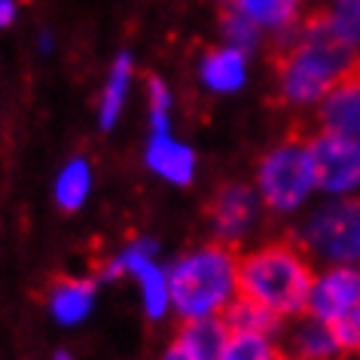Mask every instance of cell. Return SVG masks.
<instances>
[{
	"label": "cell",
	"mask_w": 360,
	"mask_h": 360,
	"mask_svg": "<svg viewBox=\"0 0 360 360\" xmlns=\"http://www.w3.org/2000/svg\"><path fill=\"white\" fill-rule=\"evenodd\" d=\"M357 65L360 56L336 37L318 6L290 37L272 46L275 101L290 113H314L323 95Z\"/></svg>",
	"instance_id": "cell-1"
},
{
	"label": "cell",
	"mask_w": 360,
	"mask_h": 360,
	"mask_svg": "<svg viewBox=\"0 0 360 360\" xmlns=\"http://www.w3.org/2000/svg\"><path fill=\"white\" fill-rule=\"evenodd\" d=\"M314 263L293 236L263 238L238 250V293L272 309L281 321L305 314Z\"/></svg>",
	"instance_id": "cell-2"
},
{
	"label": "cell",
	"mask_w": 360,
	"mask_h": 360,
	"mask_svg": "<svg viewBox=\"0 0 360 360\" xmlns=\"http://www.w3.org/2000/svg\"><path fill=\"white\" fill-rule=\"evenodd\" d=\"M171 311L180 321L217 318L238 296V250L211 238L168 266Z\"/></svg>",
	"instance_id": "cell-3"
},
{
	"label": "cell",
	"mask_w": 360,
	"mask_h": 360,
	"mask_svg": "<svg viewBox=\"0 0 360 360\" xmlns=\"http://www.w3.org/2000/svg\"><path fill=\"white\" fill-rule=\"evenodd\" d=\"M250 184L257 186L269 217H278V220L300 217V214L318 199L314 165H311V153H309V143H305V134L281 138L269 150L259 153Z\"/></svg>",
	"instance_id": "cell-4"
},
{
	"label": "cell",
	"mask_w": 360,
	"mask_h": 360,
	"mask_svg": "<svg viewBox=\"0 0 360 360\" xmlns=\"http://www.w3.org/2000/svg\"><path fill=\"white\" fill-rule=\"evenodd\" d=\"M290 236L314 266L360 263V195H318Z\"/></svg>",
	"instance_id": "cell-5"
},
{
	"label": "cell",
	"mask_w": 360,
	"mask_h": 360,
	"mask_svg": "<svg viewBox=\"0 0 360 360\" xmlns=\"http://www.w3.org/2000/svg\"><path fill=\"white\" fill-rule=\"evenodd\" d=\"M266 217H269V211L263 199H259L257 186L245 177L223 180L208 199L211 238H217L236 250L254 245L259 229L266 226Z\"/></svg>",
	"instance_id": "cell-6"
},
{
	"label": "cell",
	"mask_w": 360,
	"mask_h": 360,
	"mask_svg": "<svg viewBox=\"0 0 360 360\" xmlns=\"http://www.w3.org/2000/svg\"><path fill=\"white\" fill-rule=\"evenodd\" d=\"M318 195H360V138L311 129L305 134Z\"/></svg>",
	"instance_id": "cell-7"
},
{
	"label": "cell",
	"mask_w": 360,
	"mask_h": 360,
	"mask_svg": "<svg viewBox=\"0 0 360 360\" xmlns=\"http://www.w3.org/2000/svg\"><path fill=\"white\" fill-rule=\"evenodd\" d=\"M122 275H131L141 290V305L150 321H162L171 314V287H168V266L159 263L156 238H131L116 254Z\"/></svg>",
	"instance_id": "cell-8"
},
{
	"label": "cell",
	"mask_w": 360,
	"mask_h": 360,
	"mask_svg": "<svg viewBox=\"0 0 360 360\" xmlns=\"http://www.w3.org/2000/svg\"><path fill=\"white\" fill-rule=\"evenodd\" d=\"M357 305H360V263L314 266L305 314H311V318L323 323H336Z\"/></svg>",
	"instance_id": "cell-9"
},
{
	"label": "cell",
	"mask_w": 360,
	"mask_h": 360,
	"mask_svg": "<svg viewBox=\"0 0 360 360\" xmlns=\"http://www.w3.org/2000/svg\"><path fill=\"white\" fill-rule=\"evenodd\" d=\"M250 58L248 52H241L236 46H226V43H217V46H208L199 56V65H195V77H199V86L208 95L217 98H232L238 92H245L250 83Z\"/></svg>",
	"instance_id": "cell-10"
},
{
	"label": "cell",
	"mask_w": 360,
	"mask_h": 360,
	"mask_svg": "<svg viewBox=\"0 0 360 360\" xmlns=\"http://www.w3.org/2000/svg\"><path fill=\"white\" fill-rule=\"evenodd\" d=\"M143 165L150 168V174H156L171 186H193L195 174H199V153L186 141H180L174 131L147 134Z\"/></svg>",
	"instance_id": "cell-11"
},
{
	"label": "cell",
	"mask_w": 360,
	"mask_h": 360,
	"mask_svg": "<svg viewBox=\"0 0 360 360\" xmlns=\"http://www.w3.org/2000/svg\"><path fill=\"white\" fill-rule=\"evenodd\" d=\"M314 129L360 138V65L345 74L314 107Z\"/></svg>",
	"instance_id": "cell-12"
},
{
	"label": "cell",
	"mask_w": 360,
	"mask_h": 360,
	"mask_svg": "<svg viewBox=\"0 0 360 360\" xmlns=\"http://www.w3.org/2000/svg\"><path fill=\"white\" fill-rule=\"evenodd\" d=\"M220 4L259 25L272 46L290 37L300 28V22L311 13V0H220Z\"/></svg>",
	"instance_id": "cell-13"
},
{
	"label": "cell",
	"mask_w": 360,
	"mask_h": 360,
	"mask_svg": "<svg viewBox=\"0 0 360 360\" xmlns=\"http://www.w3.org/2000/svg\"><path fill=\"white\" fill-rule=\"evenodd\" d=\"M281 348H284V354H290L296 360H339L342 357L333 323H323L318 318H311V314H300V318L284 323Z\"/></svg>",
	"instance_id": "cell-14"
},
{
	"label": "cell",
	"mask_w": 360,
	"mask_h": 360,
	"mask_svg": "<svg viewBox=\"0 0 360 360\" xmlns=\"http://www.w3.org/2000/svg\"><path fill=\"white\" fill-rule=\"evenodd\" d=\"M98 281L95 278H74V275H58L49 284V314L61 327H74L83 323L95 309Z\"/></svg>",
	"instance_id": "cell-15"
},
{
	"label": "cell",
	"mask_w": 360,
	"mask_h": 360,
	"mask_svg": "<svg viewBox=\"0 0 360 360\" xmlns=\"http://www.w3.org/2000/svg\"><path fill=\"white\" fill-rule=\"evenodd\" d=\"M229 336L226 321L220 318H193V321H180V327L174 333V342L195 360H220L223 342Z\"/></svg>",
	"instance_id": "cell-16"
},
{
	"label": "cell",
	"mask_w": 360,
	"mask_h": 360,
	"mask_svg": "<svg viewBox=\"0 0 360 360\" xmlns=\"http://www.w3.org/2000/svg\"><path fill=\"white\" fill-rule=\"evenodd\" d=\"M131 79H134V58H131V52H120L110 65L104 92L98 98V125H101V131H110L120 122L122 107L129 101Z\"/></svg>",
	"instance_id": "cell-17"
},
{
	"label": "cell",
	"mask_w": 360,
	"mask_h": 360,
	"mask_svg": "<svg viewBox=\"0 0 360 360\" xmlns=\"http://www.w3.org/2000/svg\"><path fill=\"white\" fill-rule=\"evenodd\" d=\"M223 321H226L229 330H245V333H269V336H281L284 323L272 309H266V305H259L254 300H248V296H236V300L229 302V309L220 314Z\"/></svg>",
	"instance_id": "cell-18"
},
{
	"label": "cell",
	"mask_w": 360,
	"mask_h": 360,
	"mask_svg": "<svg viewBox=\"0 0 360 360\" xmlns=\"http://www.w3.org/2000/svg\"><path fill=\"white\" fill-rule=\"evenodd\" d=\"M89 193H92V165L89 159L74 156L56 177V205L61 211L74 214L86 205Z\"/></svg>",
	"instance_id": "cell-19"
},
{
	"label": "cell",
	"mask_w": 360,
	"mask_h": 360,
	"mask_svg": "<svg viewBox=\"0 0 360 360\" xmlns=\"http://www.w3.org/2000/svg\"><path fill=\"white\" fill-rule=\"evenodd\" d=\"M220 43L248 52L250 58L272 46L269 37H266V31L259 28V25H254L248 15L229 10V6H223V10H220Z\"/></svg>",
	"instance_id": "cell-20"
},
{
	"label": "cell",
	"mask_w": 360,
	"mask_h": 360,
	"mask_svg": "<svg viewBox=\"0 0 360 360\" xmlns=\"http://www.w3.org/2000/svg\"><path fill=\"white\" fill-rule=\"evenodd\" d=\"M281 354H284L281 336L229 330L226 342H223V351H220V360H278Z\"/></svg>",
	"instance_id": "cell-21"
},
{
	"label": "cell",
	"mask_w": 360,
	"mask_h": 360,
	"mask_svg": "<svg viewBox=\"0 0 360 360\" xmlns=\"http://www.w3.org/2000/svg\"><path fill=\"white\" fill-rule=\"evenodd\" d=\"M321 13L336 37L360 56V0H323Z\"/></svg>",
	"instance_id": "cell-22"
},
{
	"label": "cell",
	"mask_w": 360,
	"mask_h": 360,
	"mask_svg": "<svg viewBox=\"0 0 360 360\" xmlns=\"http://www.w3.org/2000/svg\"><path fill=\"white\" fill-rule=\"evenodd\" d=\"M171 113H174V95H171V86L159 74H150L147 77V120H150L147 134L174 131L171 129Z\"/></svg>",
	"instance_id": "cell-23"
},
{
	"label": "cell",
	"mask_w": 360,
	"mask_h": 360,
	"mask_svg": "<svg viewBox=\"0 0 360 360\" xmlns=\"http://www.w3.org/2000/svg\"><path fill=\"white\" fill-rule=\"evenodd\" d=\"M333 333H336V339H339L342 357H357L360 354V305L351 309L342 321L333 323Z\"/></svg>",
	"instance_id": "cell-24"
},
{
	"label": "cell",
	"mask_w": 360,
	"mask_h": 360,
	"mask_svg": "<svg viewBox=\"0 0 360 360\" xmlns=\"http://www.w3.org/2000/svg\"><path fill=\"white\" fill-rule=\"evenodd\" d=\"M15 0H0V28H10V25L15 22Z\"/></svg>",
	"instance_id": "cell-25"
},
{
	"label": "cell",
	"mask_w": 360,
	"mask_h": 360,
	"mask_svg": "<svg viewBox=\"0 0 360 360\" xmlns=\"http://www.w3.org/2000/svg\"><path fill=\"white\" fill-rule=\"evenodd\" d=\"M159 360H195V357H190V354H186V351L180 348L177 342H171V345H168L165 351H162V357H159Z\"/></svg>",
	"instance_id": "cell-26"
},
{
	"label": "cell",
	"mask_w": 360,
	"mask_h": 360,
	"mask_svg": "<svg viewBox=\"0 0 360 360\" xmlns=\"http://www.w3.org/2000/svg\"><path fill=\"white\" fill-rule=\"evenodd\" d=\"M52 49V34H40V52H49Z\"/></svg>",
	"instance_id": "cell-27"
},
{
	"label": "cell",
	"mask_w": 360,
	"mask_h": 360,
	"mask_svg": "<svg viewBox=\"0 0 360 360\" xmlns=\"http://www.w3.org/2000/svg\"><path fill=\"white\" fill-rule=\"evenodd\" d=\"M52 360H74V354H70V351H65V348H58L56 354H52Z\"/></svg>",
	"instance_id": "cell-28"
},
{
	"label": "cell",
	"mask_w": 360,
	"mask_h": 360,
	"mask_svg": "<svg viewBox=\"0 0 360 360\" xmlns=\"http://www.w3.org/2000/svg\"><path fill=\"white\" fill-rule=\"evenodd\" d=\"M278 360H296V357H290V354H281V357H278Z\"/></svg>",
	"instance_id": "cell-29"
}]
</instances>
